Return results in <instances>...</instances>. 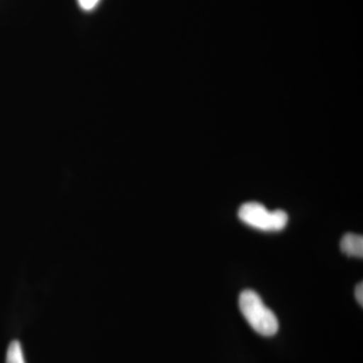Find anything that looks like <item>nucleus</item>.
<instances>
[{"mask_svg": "<svg viewBox=\"0 0 363 363\" xmlns=\"http://www.w3.org/2000/svg\"><path fill=\"white\" fill-rule=\"evenodd\" d=\"M340 247L348 257H363V238L359 234L347 233L341 240Z\"/></svg>", "mask_w": 363, "mask_h": 363, "instance_id": "nucleus-3", "label": "nucleus"}, {"mask_svg": "<svg viewBox=\"0 0 363 363\" xmlns=\"http://www.w3.org/2000/svg\"><path fill=\"white\" fill-rule=\"evenodd\" d=\"M6 363H26L23 348L18 341H13L9 344L6 353Z\"/></svg>", "mask_w": 363, "mask_h": 363, "instance_id": "nucleus-4", "label": "nucleus"}, {"mask_svg": "<svg viewBox=\"0 0 363 363\" xmlns=\"http://www.w3.org/2000/svg\"><path fill=\"white\" fill-rule=\"evenodd\" d=\"M238 217L245 224L262 231H281L288 224V214L284 210L269 211L257 202L245 203L238 210Z\"/></svg>", "mask_w": 363, "mask_h": 363, "instance_id": "nucleus-2", "label": "nucleus"}, {"mask_svg": "<svg viewBox=\"0 0 363 363\" xmlns=\"http://www.w3.org/2000/svg\"><path fill=\"white\" fill-rule=\"evenodd\" d=\"M355 298L360 306L363 305V284L359 283L355 288Z\"/></svg>", "mask_w": 363, "mask_h": 363, "instance_id": "nucleus-6", "label": "nucleus"}, {"mask_svg": "<svg viewBox=\"0 0 363 363\" xmlns=\"http://www.w3.org/2000/svg\"><path fill=\"white\" fill-rule=\"evenodd\" d=\"M100 0H78L79 6L85 11H91L99 4Z\"/></svg>", "mask_w": 363, "mask_h": 363, "instance_id": "nucleus-5", "label": "nucleus"}, {"mask_svg": "<svg viewBox=\"0 0 363 363\" xmlns=\"http://www.w3.org/2000/svg\"><path fill=\"white\" fill-rule=\"evenodd\" d=\"M240 308L248 324L260 335L269 337L278 332V318L255 291L245 290L240 294Z\"/></svg>", "mask_w": 363, "mask_h": 363, "instance_id": "nucleus-1", "label": "nucleus"}]
</instances>
